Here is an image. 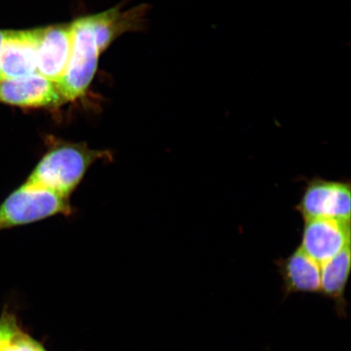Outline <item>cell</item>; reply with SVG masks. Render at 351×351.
<instances>
[{"label": "cell", "instance_id": "obj_1", "mask_svg": "<svg viewBox=\"0 0 351 351\" xmlns=\"http://www.w3.org/2000/svg\"><path fill=\"white\" fill-rule=\"evenodd\" d=\"M106 152L93 150L85 143L51 138L49 147L26 181L70 196L89 169Z\"/></svg>", "mask_w": 351, "mask_h": 351}, {"label": "cell", "instance_id": "obj_2", "mask_svg": "<svg viewBox=\"0 0 351 351\" xmlns=\"http://www.w3.org/2000/svg\"><path fill=\"white\" fill-rule=\"evenodd\" d=\"M70 213L69 197L26 181L0 204V231Z\"/></svg>", "mask_w": 351, "mask_h": 351}, {"label": "cell", "instance_id": "obj_3", "mask_svg": "<svg viewBox=\"0 0 351 351\" xmlns=\"http://www.w3.org/2000/svg\"><path fill=\"white\" fill-rule=\"evenodd\" d=\"M72 24L71 53L63 76L56 82L65 102L86 94L97 70L100 54L90 16Z\"/></svg>", "mask_w": 351, "mask_h": 351}, {"label": "cell", "instance_id": "obj_4", "mask_svg": "<svg viewBox=\"0 0 351 351\" xmlns=\"http://www.w3.org/2000/svg\"><path fill=\"white\" fill-rule=\"evenodd\" d=\"M297 208L305 221L326 218L350 221V183L315 178L307 184Z\"/></svg>", "mask_w": 351, "mask_h": 351}, {"label": "cell", "instance_id": "obj_5", "mask_svg": "<svg viewBox=\"0 0 351 351\" xmlns=\"http://www.w3.org/2000/svg\"><path fill=\"white\" fill-rule=\"evenodd\" d=\"M350 221L335 219L305 221L300 248L320 265L350 245Z\"/></svg>", "mask_w": 351, "mask_h": 351}, {"label": "cell", "instance_id": "obj_6", "mask_svg": "<svg viewBox=\"0 0 351 351\" xmlns=\"http://www.w3.org/2000/svg\"><path fill=\"white\" fill-rule=\"evenodd\" d=\"M65 102L56 83L36 73L2 79L0 103L21 108H54Z\"/></svg>", "mask_w": 351, "mask_h": 351}, {"label": "cell", "instance_id": "obj_7", "mask_svg": "<svg viewBox=\"0 0 351 351\" xmlns=\"http://www.w3.org/2000/svg\"><path fill=\"white\" fill-rule=\"evenodd\" d=\"M72 41V23L39 28L37 73L58 82L67 67Z\"/></svg>", "mask_w": 351, "mask_h": 351}, {"label": "cell", "instance_id": "obj_8", "mask_svg": "<svg viewBox=\"0 0 351 351\" xmlns=\"http://www.w3.org/2000/svg\"><path fill=\"white\" fill-rule=\"evenodd\" d=\"M39 28L5 30L0 57L3 79L17 78L37 73Z\"/></svg>", "mask_w": 351, "mask_h": 351}, {"label": "cell", "instance_id": "obj_9", "mask_svg": "<svg viewBox=\"0 0 351 351\" xmlns=\"http://www.w3.org/2000/svg\"><path fill=\"white\" fill-rule=\"evenodd\" d=\"M282 280L284 298L293 293H319L322 267L300 247L285 258L276 261Z\"/></svg>", "mask_w": 351, "mask_h": 351}, {"label": "cell", "instance_id": "obj_10", "mask_svg": "<svg viewBox=\"0 0 351 351\" xmlns=\"http://www.w3.org/2000/svg\"><path fill=\"white\" fill-rule=\"evenodd\" d=\"M322 265L319 293L332 301L337 315L344 318L348 307L346 291L351 271L350 245Z\"/></svg>", "mask_w": 351, "mask_h": 351}, {"label": "cell", "instance_id": "obj_11", "mask_svg": "<svg viewBox=\"0 0 351 351\" xmlns=\"http://www.w3.org/2000/svg\"><path fill=\"white\" fill-rule=\"evenodd\" d=\"M128 13L121 14L117 8L90 16L99 50H106L119 34L130 29L134 17L127 16Z\"/></svg>", "mask_w": 351, "mask_h": 351}, {"label": "cell", "instance_id": "obj_12", "mask_svg": "<svg viewBox=\"0 0 351 351\" xmlns=\"http://www.w3.org/2000/svg\"><path fill=\"white\" fill-rule=\"evenodd\" d=\"M4 34H5V30H0V57H1V50H2ZM2 79H3V77H2V73H1V65H0V81H1Z\"/></svg>", "mask_w": 351, "mask_h": 351}]
</instances>
